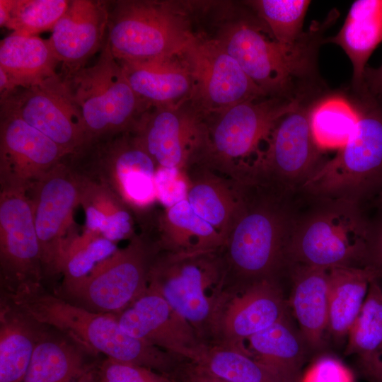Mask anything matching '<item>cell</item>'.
Masks as SVG:
<instances>
[{"instance_id":"6da1fadb","label":"cell","mask_w":382,"mask_h":382,"mask_svg":"<svg viewBox=\"0 0 382 382\" xmlns=\"http://www.w3.org/2000/svg\"><path fill=\"white\" fill-rule=\"evenodd\" d=\"M238 209L220 257L225 279L250 284L274 279L286 269V253L299 201L296 195L250 176L239 179Z\"/></svg>"},{"instance_id":"7a4b0ae2","label":"cell","mask_w":382,"mask_h":382,"mask_svg":"<svg viewBox=\"0 0 382 382\" xmlns=\"http://www.w3.org/2000/svg\"><path fill=\"white\" fill-rule=\"evenodd\" d=\"M1 298L25 316L60 332L93 356L103 354L166 375L177 367V357L125 332L117 315L74 304L48 292L42 283L1 291Z\"/></svg>"},{"instance_id":"3957f363","label":"cell","mask_w":382,"mask_h":382,"mask_svg":"<svg viewBox=\"0 0 382 382\" xmlns=\"http://www.w3.org/2000/svg\"><path fill=\"white\" fill-rule=\"evenodd\" d=\"M333 19L316 23L294 45L279 42L260 19L251 18L226 24L216 39L266 96L304 101L317 78L323 34Z\"/></svg>"},{"instance_id":"277c9868","label":"cell","mask_w":382,"mask_h":382,"mask_svg":"<svg viewBox=\"0 0 382 382\" xmlns=\"http://www.w3.org/2000/svg\"><path fill=\"white\" fill-rule=\"evenodd\" d=\"M305 197L310 204L302 209L299 202L286 249V267L294 264L323 269L364 267L373 222L361 204Z\"/></svg>"},{"instance_id":"5b68a950","label":"cell","mask_w":382,"mask_h":382,"mask_svg":"<svg viewBox=\"0 0 382 382\" xmlns=\"http://www.w3.org/2000/svg\"><path fill=\"white\" fill-rule=\"evenodd\" d=\"M359 96L353 135L307 181L301 195L362 204L382 190V105L370 92Z\"/></svg>"},{"instance_id":"8992f818","label":"cell","mask_w":382,"mask_h":382,"mask_svg":"<svg viewBox=\"0 0 382 382\" xmlns=\"http://www.w3.org/2000/svg\"><path fill=\"white\" fill-rule=\"evenodd\" d=\"M305 101L265 96L236 104L205 120V139L195 163L238 179L260 158L274 127Z\"/></svg>"},{"instance_id":"52a82bcc","label":"cell","mask_w":382,"mask_h":382,"mask_svg":"<svg viewBox=\"0 0 382 382\" xmlns=\"http://www.w3.org/2000/svg\"><path fill=\"white\" fill-rule=\"evenodd\" d=\"M69 160L80 173L116 195L143 227L150 223L158 203L157 165L131 132L91 142Z\"/></svg>"},{"instance_id":"ba28073f","label":"cell","mask_w":382,"mask_h":382,"mask_svg":"<svg viewBox=\"0 0 382 382\" xmlns=\"http://www.w3.org/2000/svg\"><path fill=\"white\" fill-rule=\"evenodd\" d=\"M63 79L80 110L89 144L133 131L147 110L106 40L94 64Z\"/></svg>"},{"instance_id":"9c48e42d","label":"cell","mask_w":382,"mask_h":382,"mask_svg":"<svg viewBox=\"0 0 382 382\" xmlns=\"http://www.w3.org/2000/svg\"><path fill=\"white\" fill-rule=\"evenodd\" d=\"M192 34L183 15L168 3L125 0L109 7L106 41L119 62L181 55Z\"/></svg>"},{"instance_id":"30bf717a","label":"cell","mask_w":382,"mask_h":382,"mask_svg":"<svg viewBox=\"0 0 382 382\" xmlns=\"http://www.w3.org/2000/svg\"><path fill=\"white\" fill-rule=\"evenodd\" d=\"M158 252L146 233L135 234L129 243L98 264L85 277L62 284L56 294L92 311L118 315L142 296Z\"/></svg>"},{"instance_id":"8fae6325","label":"cell","mask_w":382,"mask_h":382,"mask_svg":"<svg viewBox=\"0 0 382 382\" xmlns=\"http://www.w3.org/2000/svg\"><path fill=\"white\" fill-rule=\"evenodd\" d=\"M218 251H158L150 268L148 286L195 328L214 324L221 300L219 292L225 277Z\"/></svg>"},{"instance_id":"7c38bea8","label":"cell","mask_w":382,"mask_h":382,"mask_svg":"<svg viewBox=\"0 0 382 382\" xmlns=\"http://www.w3.org/2000/svg\"><path fill=\"white\" fill-rule=\"evenodd\" d=\"M83 176L66 156L27 191L39 240L43 277L62 274L67 252L78 237L73 215L80 205Z\"/></svg>"},{"instance_id":"4fadbf2b","label":"cell","mask_w":382,"mask_h":382,"mask_svg":"<svg viewBox=\"0 0 382 382\" xmlns=\"http://www.w3.org/2000/svg\"><path fill=\"white\" fill-rule=\"evenodd\" d=\"M311 103L303 102L279 120L261 156L249 168L250 176L287 193H300L325 162L310 128Z\"/></svg>"},{"instance_id":"5bb4252c","label":"cell","mask_w":382,"mask_h":382,"mask_svg":"<svg viewBox=\"0 0 382 382\" xmlns=\"http://www.w3.org/2000/svg\"><path fill=\"white\" fill-rule=\"evenodd\" d=\"M181 57L192 77L191 105L204 116L240 103L267 96L216 38L192 34Z\"/></svg>"},{"instance_id":"9a60e30c","label":"cell","mask_w":382,"mask_h":382,"mask_svg":"<svg viewBox=\"0 0 382 382\" xmlns=\"http://www.w3.org/2000/svg\"><path fill=\"white\" fill-rule=\"evenodd\" d=\"M0 103L1 109L21 118L69 155L89 144L80 110L63 77L58 74L30 86L18 87Z\"/></svg>"},{"instance_id":"2e32d148","label":"cell","mask_w":382,"mask_h":382,"mask_svg":"<svg viewBox=\"0 0 382 382\" xmlns=\"http://www.w3.org/2000/svg\"><path fill=\"white\" fill-rule=\"evenodd\" d=\"M184 103L149 108L131 132L158 167L185 170L202 152L204 115Z\"/></svg>"},{"instance_id":"e0dca14e","label":"cell","mask_w":382,"mask_h":382,"mask_svg":"<svg viewBox=\"0 0 382 382\" xmlns=\"http://www.w3.org/2000/svg\"><path fill=\"white\" fill-rule=\"evenodd\" d=\"M1 291L42 283L41 252L27 192L0 190Z\"/></svg>"},{"instance_id":"ac0fdd59","label":"cell","mask_w":382,"mask_h":382,"mask_svg":"<svg viewBox=\"0 0 382 382\" xmlns=\"http://www.w3.org/2000/svg\"><path fill=\"white\" fill-rule=\"evenodd\" d=\"M0 115V190L27 192L69 154L13 112Z\"/></svg>"},{"instance_id":"d6986e66","label":"cell","mask_w":382,"mask_h":382,"mask_svg":"<svg viewBox=\"0 0 382 382\" xmlns=\"http://www.w3.org/2000/svg\"><path fill=\"white\" fill-rule=\"evenodd\" d=\"M117 317L122 329L132 337L178 357L186 359L200 343L192 325L159 292L149 286Z\"/></svg>"},{"instance_id":"ffe728a7","label":"cell","mask_w":382,"mask_h":382,"mask_svg":"<svg viewBox=\"0 0 382 382\" xmlns=\"http://www.w3.org/2000/svg\"><path fill=\"white\" fill-rule=\"evenodd\" d=\"M109 6L106 1L71 0L48 39L65 75L85 66L104 44Z\"/></svg>"},{"instance_id":"44dd1931","label":"cell","mask_w":382,"mask_h":382,"mask_svg":"<svg viewBox=\"0 0 382 382\" xmlns=\"http://www.w3.org/2000/svg\"><path fill=\"white\" fill-rule=\"evenodd\" d=\"M286 304L274 279L248 284L241 294L219 304L214 327L225 344L245 349L243 341L287 316Z\"/></svg>"},{"instance_id":"7402d4cb","label":"cell","mask_w":382,"mask_h":382,"mask_svg":"<svg viewBox=\"0 0 382 382\" xmlns=\"http://www.w3.org/2000/svg\"><path fill=\"white\" fill-rule=\"evenodd\" d=\"M119 63L131 88L146 109L178 105L190 98L192 77L181 55L144 62Z\"/></svg>"},{"instance_id":"603a6c76","label":"cell","mask_w":382,"mask_h":382,"mask_svg":"<svg viewBox=\"0 0 382 382\" xmlns=\"http://www.w3.org/2000/svg\"><path fill=\"white\" fill-rule=\"evenodd\" d=\"M185 171L189 204L224 241L239 204V180L200 163L191 164Z\"/></svg>"},{"instance_id":"cb8c5ba5","label":"cell","mask_w":382,"mask_h":382,"mask_svg":"<svg viewBox=\"0 0 382 382\" xmlns=\"http://www.w3.org/2000/svg\"><path fill=\"white\" fill-rule=\"evenodd\" d=\"M291 278L289 306L308 347L323 345L328 327L329 269L302 265L286 267Z\"/></svg>"},{"instance_id":"d4e9b609","label":"cell","mask_w":382,"mask_h":382,"mask_svg":"<svg viewBox=\"0 0 382 382\" xmlns=\"http://www.w3.org/2000/svg\"><path fill=\"white\" fill-rule=\"evenodd\" d=\"M42 325L23 382H73L98 364L93 356L64 335Z\"/></svg>"},{"instance_id":"484cf974","label":"cell","mask_w":382,"mask_h":382,"mask_svg":"<svg viewBox=\"0 0 382 382\" xmlns=\"http://www.w3.org/2000/svg\"><path fill=\"white\" fill-rule=\"evenodd\" d=\"M324 42L337 45L344 50L352 64L354 88L359 94L366 91V65L382 42V0L354 1L341 29Z\"/></svg>"},{"instance_id":"4316f807","label":"cell","mask_w":382,"mask_h":382,"mask_svg":"<svg viewBox=\"0 0 382 382\" xmlns=\"http://www.w3.org/2000/svg\"><path fill=\"white\" fill-rule=\"evenodd\" d=\"M151 224L156 228L159 251L189 253L218 251L224 243L219 233L200 218L187 199L155 215Z\"/></svg>"},{"instance_id":"83f0119b","label":"cell","mask_w":382,"mask_h":382,"mask_svg":"<svg viewBox=\"0 0 382 382\" xmlns=\"http://www.w3.org/2000/svg\"><path fill=\"white\" fill-rule=\"evenodd\" d=\"M247 340L250 355L281 382H300L308 346L287 316Z\"/></svg>"},{"instance_id":"f1b7e54d","label":"cell","mask_w":382,"mask_h":382,"mask_svg":"<svg viewBox=\"0 0 382 382\" xmlns=\"http://www.w3.org/2000/svg\"><path fill=\"white\" fill-rule=\"evenodd\" d=\"M374 279L376 274L369 266L329 269L328 330L334 339L348 335Z\"/></svg>"},{"instance_id":"f546056e","label":"cell","mask_w":382,"mask_h":382,"mask_svg":"<svg viewBox=\"0 0 382 382\" xmlns=\"http://www.w3.org/2000/svg\"><path fill=\"white\" fill-rule=\"evenodd\" d=\"M41 327L1 298L0 382L23 381Z\"/></svg>"},{"instance_id":"4dcf8cb0","label":"cell","mask_w":382,"mask_h":382,"mask_svg":"<svg viewBox=\"0 0 382 382\" xmlns=\"http://www.w3.org/2000/svg\"><path fill=\"white\" fill-rule=\"evenodd\" d=\"M59 62L49 40L11 33L0 42V68L17 88L36 84L57 74Z\"/></svg>"},{"instance_id":"1f68e13d","label":"cell","mask_w":382,"mask_h":382,"mask_svg":"<svg viewBox=\"0 0 382 382\" xmlns=\"http://www.w3.org/2000/svg\"><path fill=\"white\" fill-rule=\"evenodd\" d=\"M346 355H356L371 382H382V286L370 284L361 310L348 333Z\"/></svg>"},{"instance_id":"d6a6232c","label":"cell","mask_w":382,"mask_h":382,"mask_svg":"<svg viewBox=\"0 0 382 382\" xmlns=\"http://www.w3.org/2000/svg\"><path fill=\"white\" fill-rule=\"evenodd\" d=\"M80 205L85 212V230L116 243L131 239L136 220L132 212L110 190L83 175Z\"/></svg>"},{"instance_id":"836d02e7","label":"cell","mask_w":382,"mask_h":382,"mask_svg":"<svg viewBox=\"0 0 382 382\" xmlns=\"http://www.w3.org/2000/svg\"><path fill=\"white\" fill-rule=\"evenodd\" d=\"M186 359L228 382H281L247 350L226 344L199 343Z\"/></svg>"},{"instance_id":"e575fe53","label":"cell","mask_w":382,"mask_h":382,"mask_svg":"<svg viewBox=\"0 0 382 382\" xmlns=\"http://www.w3.org/2000/svg\"><path fill=\"white\" fill-rule=\"evenodd\" d=\"M359 111L355 105L340 96H329L312 103L309 124L317 146L322 151L340 150L353 135Z\"/></svg>"},{"instance_id":"d590c367","label":"cell","mask_w":382,"mask_h":382,"mask_svg":"<svg viewBox=\"0 0 382 382\" xmlns=\"http://www.w3.org/2000/svg\"><path fill=\"white\" fill-rule=\"evenodd\" d=\"M69 4L67 0H0V25L21 35L52 30Z\"/></svg>"},{"instance_id":"8d00e7d4","label":"cell","mask_w":382,"mask_h":382,"mask_svg":"<svg viewBox=\"0 0 382 382\" xmlns=\"http://www.w3.org/2000/svg\"><path fill=\"white\" fill-rule=\"evenodd\" d=\"M248 4L279 42L294 45L304 35L303 24L310 1L257 0Z\"/></svg>"},{"instance_id":"74e56055","label":"cell","mask_w":382,"mask_h":382,"mask_svg":"<svg viewBox=\"0 0 382 382\" xmlns=\"http://www.w3.org/2000/svg\"><path fill=\"white\" fill-rule=\"evenodd\" d=\"M117 249L115 242L83 231L74 240L67 252L62 270V284L86 277L98 264L111 256Z\"/></svg>"},{"instance_id":"f35d334b","label":"cell","mask_w":382,"mask_h":382,"mask_svg":"<svg viewBox=\"0 0 382 382\" xmlns=\"http://www.w3.org/2000/svg\"><path fill=\"white\" fill-rule=\"evenodd\" d=\"M98 382H175L153 369L106 357L96 369Z\"/></svg>"},{"instance_id":"ab89813d","label":"cell","mask_w":382,"mask_h":382,"mask_svg":"<svg viewBox=\"0 0 382 382\" xmlns=\"http://www.w3.org/2000/svg\"><path fill=\"white\" fill-rule=\"evenodd\" d=\"M155 187L157 201L164 209L187 199L188 180L185 171L175 168L157 166Z\"/></svg>"},{"instance_id":"60d3db41","label":"cell","mask_w":382,"mask_h":382,"mask_svg":"<svg viewBox=\"0 0 382 382\" xmlns=\"http://www.w3.org/2000/svg\"><path fill=\"white\" fill-rule=\"evenodd\" d=\"M300 382H355L352 371L329 354L316 359L301 374Z\"/></svg>"},{"instance_id":"b9f144b4","label":"cell","mask_w":382,"mask_h":382,"mask_svg":"<svg viewBox=\"0 0 382 382\" xmlns=\"http://www.w3.org/2000/svg\"><path fill=\"white\" fill-rule=\"evenodd\" d=\"M365 266H369L374 270L377 280L382 286V215L373 222Z\"/></svg>"},{"instance_id":"7bdbcfd3","label":"cell","mask_w":382,"mask_h":382,"mask_svg":"<svg viewBox=\"0 0 382 382\" xmlns=\"http://www.w3.org/2000/svg\"><path fill=\"white\" fill-rule=\"evenodd\" d=\"M175 372V378L171 377L175 382H228L192 361L177 366Z\"/></svg>"},{"instance_id":"ee69618b","label":"cell","mask_w":382,"mask_h":382,"mask_svg":"<svg viewBox=\"0 0 382 382\" xmlns=\"http://www.w3.org/2000/svg\"><path fill=\"white\" fill-rule=\"evenodd\" d=\"M364 81L367 89L374 95L382 97V64L378 68L366 66Z\"/></svg>"},{"instance_id":"f6af8a7d","label":"cell","mask_w":382,"mask_h":382,"mask_svg":"<svg viewBox=\"0 0 382 382\" xmlns=\"http://www.w3.org/2000/svg\"><path fill=\"white\" fill-rule=\"evenodd\" d=\"M96 367L73 382H98L96 372Z\"/></svg>"},{"instance_id":"bcb514c9","label":"cell","mask_w":382,"mask_h":382,"mask_svg":"<svg viewBox=\"0 0 382 382\" xmlns=\"http://www.w3.org/2000/svg\"><path fill=\"white\" fill-rule=\"evenodd\" d=\"M376 204L382 210V190L377 195Z\"/></svg>"}]
</instances>
